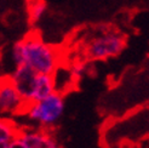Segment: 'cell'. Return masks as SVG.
<instances>
[{
    "instance_id": "4",
    "label": "cell",
    "mask_w": 149,
    "mask_h": 148,
    "mask_svg": "<svg viewBox=\"0 0 149 148\" xmlns=\"http://www.w3.org/2000/svg\"><path fill=\"white\" fill-rule=\"evenodd\" d=\"M28 103L19 95L10 77H0V115H22Z\"/></svg>"
},
{
    "instance_id": "6",
    "label": "cell",
    "mask_w": 149,
    "mask_h": 148,
    "mask_svg": "<svg viewBox=\"0 0 149 148\" xmlns=\"http://www.w3.org/2000/svg\"><path fill=\"white\" fill-rule=\"evenodd\" d=\"M38 75V73L24 64L15 67V71L10 75L15 87L17 89V91L27 103L34 102Z\"/></svg>"
},
{
    "instance_id": "2",
    "label": "cell",
    "mask_w": 149,
    "mask_h": 148,
    "mask_svg": "<svg viewBox=\"0 0 149 148\" xmlns=\"http://www.w3.org/2000/svg\"><path fill=\"white\" fill-rule=\"evenodd\" d=\"M64 108V96L56 91L40 101L28 103L22 115L27 117L35 126L51 130L61 120Z\"/></svg>"
},
{
    "instance_id": "3",
    "label": "cell",
    "mask_w": 149,
    "mask_h": 148,
    "mask_svg": "<svg viewBox=\"0 0 149 148\" xmlns=\"http://www.w3.org/2000/svg\"><path fill=\"white\" fill-rule=\"evenodd\" d=\"M126 40L118 32H107L87 43L85 54L91 61H103L115 57L125 47Z\"/></svg>"
},
{
    "instance_id": "7",
    "label": "cell",
    "mask_w": 149,
    "mask_h": 148,
    "mask_svg": "<svg viewBox=\"0 0 149 148\" xmlns=\"http://www.w3.org/2000/svg\"><path fill=\"white\" fill-rule=\"evenodd\" d=\"M21 126L12 118L0 115V145H10L17 140Z\"/></svg>"
},
{
    "instance_id": "8",
    "label": "cell",
    "mask_w": 149,
    "mask_h": 148,
    "mask_svg": "<svg viewBox=\"0 0 149 148\" xmlns=\"http://www.w3.org/2000/svg\"><path fill=\"white\" fill-rule=\"evenodd\" d=\"M46 11V3L44 0H31L28 5V13L31 23H36Z\"/></svg>"
},
{
    "instance_id": "5",
    "label": "cell",
    "mask_w": 149,
    "mask_h": 148,
    "mask_svg": "<svg viewBox=\"0 0 149 148\" xmlns=\"http://www.w3.org/2000/svg\"><path fill=\"white\" fill-rule=\"evenodd\" d=\"M17 140L23 148H62L51 130L38 126L21 128Z\"/></svg>"
},
{
    "instance_id": "11",
    "label": "cell",
    "mask_w": 149,
    "mask_h": 148,
    "mask_svg": "<svg viewBox=\"0 0 149 148\" xmlns=\"http://www.w3.org/2000/svg\"><path fill=\"white\" fill-rule=\"evenodd\" d=\"M9 145H0V148H7Z\"/></svg>"
},
{
    "instance_id": "9",
    "label": "cell",
    "mask_w": 149,
    "mask_h": 148,
    "mask_svg": "<svg viewBox=\"0 0 149 148\" xmlns=\"http://www.w3.org/2000/svg\"><path fill=\"white\" fill-rule=\"evenodd\" d=\"M72 75L75 81H79L83 78H85L88 73H90V67H88V63L84 62V61H77L73 64H70L69 67Z\"/></svg>"
},
{
    "instance_id": "10",
    "label": "cell",
    "mask_w": 149,
    "mask_h": 148,
    "mask_svg": "<svg viewBox=\"0 0 149 148\" xmlns=\"http://www.w3.org/2000/svg\"><path fill=\"white\" fill-rule=\"evenodd\" d=\"M7 148H23V146L18 142V140H15L13 142H11L9 146H7Z\"/></svg>"
},
{
    "instance_id": "1",
    "label": "cell",
    "mask_w": 149,
    "mask_h": 148,
    "mask_svg": "<svg viewBox=\"0 0 149 148\" xmlns=\"http://www.w3.org/2000/svg\"><path fill=\"white\" fill-rule=\"evenodd\" d=\"M15 66H27L38 74L52 75L62 64V56L57 47L45 43L39 35L29 34L17 41L11 51Z\"/></svg>"
}]
</instances>
